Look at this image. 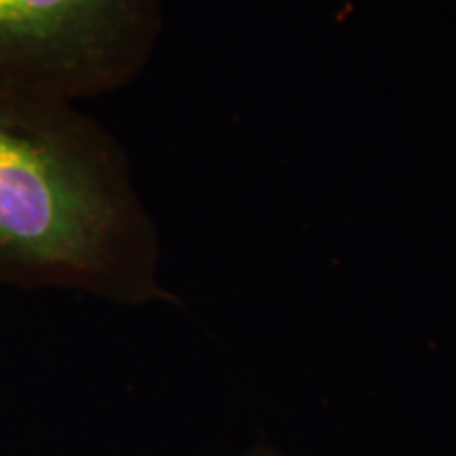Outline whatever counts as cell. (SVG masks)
I'll return each instance as SVG.
<instances>
[{
	"mask_svg": "<svg viewBox=\"0 0 456 456\" xmlns=\"http://www.w3.org/2000/svg\"><path fill=\"white\" fill-rule=\"evenodd\" d=\"M0 283L178 302L129 157L77 102L0 81Z\"/></svg>",
	"mask_w": 456,
	"mask_h": 456,
	"instance_id": "6da1fadb",
	"label": "cell"
},
{
	"mask_svg": "<svg viewBox=\"0 0 456 456\" xmlns=\"http://www.w3.org/2000/svg\"><path fill=\"white\" fill-rule=\"evenodd\" d=\"M165 0H0V81L78 102L140 77Z\"/></svg>",
	"mask_w": 456,
	"mask_h": 456,
	"instance_id": "7a4b0ae2",
	"label": "cell"
},
{
	"mask_svg": "<svg viewBox=\"0 0 456 456\" xmlns=\"http://www.w3.org/2000/svg\"><path fill=\"white\" fill-rule=\"evenodd\" d=\"M235 456H288V454L277 452V450H273L269 446H254L252 450H248V452L235 454Z\"/></svg>",
	"mask_w": 456,
	"mask_h": 456,
	"instance_id": "3957f363",
	"label": "cell"
}]
</instances>
